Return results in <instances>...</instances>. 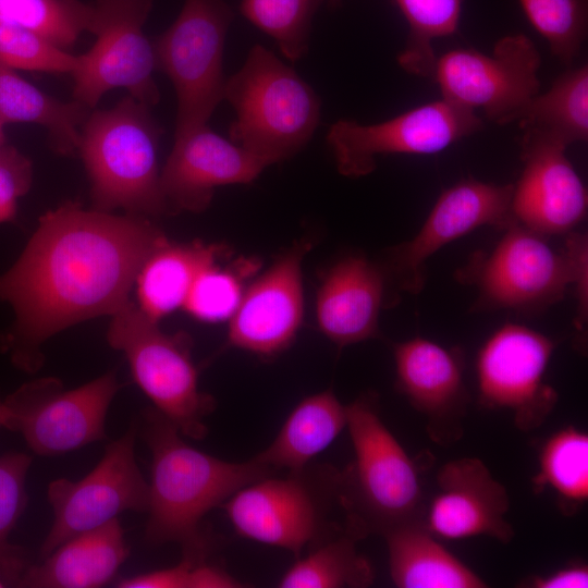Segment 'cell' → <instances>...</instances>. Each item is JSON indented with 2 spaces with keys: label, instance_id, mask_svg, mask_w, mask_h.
<instances>
[{
  "label": "cell",
  "instance_id": "obj_16",
  "mask_svg": "<svg viewBox=\"0 0 588 588\" xmlns=\"http://www.w3.org/2000/svg\"><path fill=\"white\" fill-rule=\"evenodd\" d=\"M513 184L468 177L442 192L419 231L395 246L390 268L397 287L419 293L426 283V261L441 247L485 226L504 228L512 221Z\"/></svg>",
  "mask_w": 588,
  "mask_h": 588
},
{
  "label": "cell",
  "instance_id": "obj_12",
  "mask_svg": "<svg viewBox=\"0 0 588 588\" xmlns=\"http://www.w3.org/2000/svg\"><path fill=\"white\" fill-rule=\"evenodd\" d=\"M120 385L113 371L69 391L57 379L22 385L3 401L5 427L42 456L77 450L106 438L105 420Z\"/></svg>",
  "mask_w": 588,
  "mask_h": 588
},
{
  "label": "cell",
  "instance_id": "obj_46",
  "mask_svg": "<svg viewBox=\"0 0 588 588\" xmlns=\"http://www.w3.org/2000/svg\"><path fill=\"white\" fill-rule=\"evenodd\" d=\"M332 5L339 4L340 0H329Z\"/></svg>",
  "mask_w": 588,
  "mask_h": 588
},
{
  "label": "cell",
  "instance_id": "obj_27",
  "mask_svg": "<svg viewBox=\"0 0 588 588\" xmlns=\"http://www.w3.org/2000/svg\"><path fill=\"white\" fill-rule=\"evenodd\" d=\"M89 110L76 100L64 102L47 95L0 62V120L42 125L56 152L69 155L77 150Z\"/></svg>",
  "mask_w": 588,
  "mask_h": 588
},
{
  "label": "cell",
  "instance_id": "obj_26",
  "mask_svg": "<svg viewBox=\"0 0 588 588\" xmlns=\"http://www.w3.org/2000/svg\"><path fill=\"white\" fill-rule=\"evenodd\" d=\"M218 253L215 245L166 238L147 257L136 277L138 308L156 322L183 308L196 278L216 261Z\"/></svg>",
  "mask_w": 588,
  "mask_h": 588
},
{
  "label": "cell",
  "instance_id": "obj_32",
  "mask_svg": "<svg viewBox=\"0 0 588 588\" xmlns=\"http://www.w3.org/2000/svg\"><path fill=\"white\" fill-rule=\"evenodd\" d=\"M0 20L42 36L66 50L90 32L93 4L79 0H0Z\"/></svg>",
  "mask_w": 588,
  "mask_h": 588
},
{
  "label": "cell",
  "instance_id": "obj_35",
  "mask_svg": "<svg viewBox=\"0 0 588 588\" xmlns=\"http://www.w3.org/2000/svg\"><path fill=\"white\" fill-rule=\"evenodd\" d=\"M30 464L32 457L24 453L0 456V565L10 581L16 584L27 566L8 538L26 506L25 482Z\"/></svg>",
  "mask_w": 588,
  "mask_h": 588
},
{
  "label": "cell",
  "instance_id": "obj_45",
  "mask_svg": "<svg viewBox=\"0 0 588 588\" xmlns=\"http://www.w3.org/2000/svg\"><path fill=\"white\" fill-rule=\"evenodd\" d=\"M3 122L0 120V147L5 144L4 143V134H3Z\"/></svg>",
  "mask_w": 588,
  "mask_h": 588
},
{
  "label": "cell",
  "instance_id": "obj_41",
  "mask_svg": "<svg viewBox=\"0 0 588 588\" xmlns=\"http://www.w3.org/2000/svg\"><path fill=\"white\" fill-rule=\"evenodd\" d=\"M518 586L528 588H586L588 587V567L583 563L572 564L547 575L529 576Z\"/></svg>",
  "mask_w": 588,
  "mask_h": 588
},
{
  "label": "cell",
  "instance_id": "obj_21",
  "mask_svg": "<svg viewBox=\"0 0 588 588\" xmlns=\"http://www.w3.org/2000/svg\"><path fill=\"white\" fill-rule=\"evenodd\" d=\"M307 245L280 257L242 294L229 318L228 343L259 356H274L296 336L304 315L302 261Z\"/></svg>",
  "mask_w": 588,
  "mask_h": 588
},
{
  "label": "cell",
  "instance_id": "obj_5",
  "mask_svg": "<svg viewBox=\"0 0 588 588\" xmlns=\"http://www.w3.org/2000/svg\"><path fill=\"white\" fill-rule=\"evenodd\" d=\"M223 99L236 113L230 140L270 164L299 152L320 121L315 90L272 51L255 45L224 83Z\"/></svg>",
  "mask_w": 588,
  "mask_h": 588
},
{
  "label": "cell",
  "instance_id": "obj_24",
  "mask_svg": "<svg viewBox=\"0 0 588 588\" xmlns=\"http://www.w3.org/2000/svg\"><path fill=\"white\" fill-rule=\"evenodd\" d=\"M384 537L389 569L399 588H485L487 583L451 553L424 520L397 526Z\"/></svg>",
  "mask_w": 588,
  "mask_h": 588
},
{
  "label": "cell",
  "instance_id": "obj_20",
  "mask_svg": "<svg viewBox=\"0 0 588 588\" xmlns=\"http://www.w3.org/2000/svg\"><path fill=\"white\" fill-rule=\"evenodd\" d=\"M436 479L437 492L426 504L424 522L438 539L486 536L502 543L513 539L514 529L505 518L509 494L481 460L449 461Z\"/></svg>",
  "mask_w": 588,
  "mask_h": 588
},
{
  "label": "cell",
  "instance_id": "obj_13",
  "mask_svg": "<svg viewBox=\"0 0 588 588\" xmlns=\"http://www.w3.org/2000/svg\"><path fill=\"white\" fill-rule=\"evenodd\" d=\"M554 342L517 323H506L482 344L476 357L478 402L505 411L514 425L529 432L553 412L559 395L546 381Z\"/></svg>",
  "mask_w": 588,
  "mask_h": 588
},
{
  "label": "cell",
  "instance_id": "obj_38",
  "mask_svg": "<svg viewBox=\"0 0 588 588\" xmlns=\"http://www.w3.org/2000/svg\"><path fill=\"white\" fill-rule=\"evenodd\" d=\"M563 249L571 265V284L576 299L575 336L580 348L586 347L588 322V236L583 232L565 234Z\"/></svg>",
  "mask_w": 588,
  "mask_h": 588
},
{
  "label": "cell",
  "instance_id": "obj_31",
  "mask_svg": "<svg viewBox=\"0 0 588 588\" xmlns=\"http://www.w3.org/2000/svg\"><path fill=\"white\" fill-rule=\"evenodd\" d=\"M408 27L399 65L408 74L430 77L437 58L432 40L453 35L458 28L463 0H395Z\"/></svg>",
  "mask_w": 588,
  "mask_h": 588
},
{
  "label": "cell",
  "instance_id": "obj_42",
  "mask_svg": "<svg viewBox=\"0 0 588 588\" xmlns=\"http://www.w3.org/2000/svg\"><path fill=\"white\" fill-rule=\"evenodd\" d=\"M243 584L224 569L198 561L192 571L191 588H236Z\"/></svg>",
  "mask_w": 588,
  "mask_h": 588
},
{
  "label": "cell",
  "instance_id": "obj_30",
  "mask_svg": "<svg viewBox=\"0 0 588 588\" xmlns=\"http://www.w3.org/2000/svg\"><path fill=\"white\" fill-rule=\"evenodd\" d=\"M532 490H550L565 515L575 514L588 500V434L575 426L553 432L540 446Z\"/></svg>",
  "mask_w": 588,
  "mask_h": 588
},
{
  "label": "cell",
  "instance_id": "obj_23",
  "mask_svg": "<svg viewBox=\"0 0 588 588\" xmlns=\"http://www.w3.org/2000/svg\"><path fill=\"white\" fill-rule=\"evenodd\" d=\"M130 554L117 518L78 534L27 566L19 586L30 588H97L109 583Z\"/></svg>",
  "mask_w": 588,
  "mask_h": 588
},
{
  "label": "cell",
  "instance_id": "obj_22",
  "mask_svg": "<svg viewBox=\"0 0 588 588\" xmlns=\"http://www.w3.org/2000/svg\"><path fill=\"white\" fill-rule=\"evenodd\" d=\"M385 280L384 271L364 257L338 261L317 293L316 317L321 332L340 347L377 336Z\"/></svg>",
  "mask_w": 588,
  "mask_h": 588
},
{
  "label": "cell",
  "instance_id": "obj_17",
  "mask_svg": "<svg viewBox=\"0 0 588 588\" xmlns=\"http://www.w3.org/2000/svg\"><path fill=\"white\" fill-rule=\"evenodd\" d=\"M395 388L426 419L429 438L449 446L464 433L469 393L461 353L416 336L393 345Z\"/></svg>",
  "mask_w": 588,
  "mask_h": 588
},
{
  "label": "cell",
  "instance_id": "obj_43",
  "mask_svg": "<svg viewBox=\"0 0 588 588\" xmlns=\"http://www.w3.org/2000/svg\"><path fill=\"white\" fill-rule=\"evenodd\" d=\"M7 421V408L2 401H0V428L5 427Z\"/></svg>",
  "mask_w": 588,
  "mask_h": 588
},
{
  "label": "cell",
  "instance_id": "obj_36",
  "mask_svg": "<svg viewBox=\"0 0 588 588\" xmlns=\"http://www.w3.org/2000/svg\"><path fill=\"white\" fill-rule=\"evenodd\" d=\"M0 62L12 69L72 74L77 56L35 32L0 20Z\"/></svg>",
  "mask_w": 588,
  "mask_h": 588
},
{
  "label": "cell",
  "instance_id": "obj_18",
  "mask_svg": "<svg viewBox=\"0 0 588 588\" xmlns=\"http://www.w3.org/2000/svg\"><path fill=\"white\" fill-rule=\"evenodd\" d=\"M160 172L168 213L201 212L215 189L253 182L270 163L210 130L207 124L174 136Z\"/></svg>",
  "mask_w": 588,
  "mask_h": 588
},
{
  "label": "cell",
  "instance_id": "obj_10",
  "mask_svg": "<svg viewBox=\"0 0 588 588\" xmlns=\"http://www.w3.org/2000/svg\"><path fill=\"white\" fill-rule=\"evenodd\" d=\"M93 4L90 33L97 40L93 48L77 56L72 72L74 100L93 109L100 98L115 87L155 106L160 94L152 77L157 68L154 44L144 33L152 0H96Z\"/></svg>",
  "mask_w": 588,
  "mask_h": 588
},
{
  "label": "cell",
  "instance_id": "obj_40",
  "mask_svg": "<svg viewBox=\"0 0 588 588\" xmlns=\"http://www.w3.org/2000/svg\"><path fill=\"white\" fill-rule=\"evenodd\" d=\"M200 559L184 554L175 566L121 579L120 588H191L192 571Z\"/></svg>",
  "mask_w": 588,
  "mask_h": 588
},
{
  "label": "cell",
  "instance_id": "obj_34",
  "mask_svg": "<svg viewBox=\"0 0 588 588\" xmlns=\"http://www.w3.org/2000/svg\"><path fill=\"white\" fill-rule=\"evenodd\" d=\"M519 3L552 53L571 64L587 37L588 0H519Z\"/></svg>",
  "mask_w": 588,
  "mask_h": 588
},
{
  "label": "cell",
  "instance_id": "obj_11",
  "mask_svg": "<svg viewBox=\"0 0 588 588\" xmlns=\"http://www.w3.org/2000/svg\"><path fill=\"white\" fill-rule=\"evenodd\" d=\"M541 57L525 34L509 35L491 54L475 49H453L437 58L432 77L442 98L504 125L523 115L540 93Z\"/></svg>",
  "mask_w": 588,
  "mask_h": 588
},
{
  "label": "cell",
  "instance_id": "obj_3",
  "mask_svg": "<svg viewBox=\"0 0 588 588\" xmlns=\"http://www.w3.org/2000/svg\"><path fill=\"white\" fill-rule=\"evenodd\" d=\"M346 406L354 458L340 470L339 500L345 528L360 540L424 520L426 502L418 466L365 393Z\"/></svg>",
  "mask_w": 588,
  "mask_h": 588
},
{
  "label": "cell",
  "instance_id": "obj_4",
  "mask_svg": "<svg viewBox=\"0 0 588 588\" xmlns=\"http://www.w3.org/2000/svg\"><path fill=\"white\" fill-rule=\"evenodd\" d=\"M161 128L132 96L84 121L77 150L90 182L93 209L158 217L168 213L160 187Z\"/></svg>",
  "mask_w": 588,
  "mask_h": 588
},
{
  "label": "cell",
  "instance_id": "obj_33",
  "mask_svg": "<svg viewBox=\"0 0 588 588\" xmlns=\"http://www.w3.org/2000/svg\"><path fill=\"white\" fill-rule=\"evenodd\" d=\"M322 0H242L241 13L294 62L308 50L311 21Z\"/></svg>",
  "mask_w": 588,
  "mask_h": 588
},
{
  "label": "cell",
  "instance_id": "obj_14",
  "mask_svg": "<svg viewBox=\"0 0 588 588\" xmlns=\"http://www.w3.org/2000/svg\"><path fill=\"white\" fill-rule=\"evenodd\" d=\"M137 425L107 445L103 456L79 480L60 478L48 485L53 522L40 550L46 558L68 539L97 528L125 511L147 512L149 483L135 458Z\"/></svg>",
  "mask_w": 588,
  "mask_h": 588
},
{
  "label": "cell",
  "instance_id": "obj_6",
  "mask_svg": "<svg viewBox=\"0 0 588 588\" xmlns=\"http://www.w3.org/2000/svg\"><path fill=\"white\" fill-rule=\"evenodd\" d=\"M339 477L338 469L309 464L282 478L257 479L221 506L240 537L299 556L305 548L345 528L329 519L333 506L341 507Z\"/></svg>",
  "mask_w": 588,
  "mask_h": 588
},
{
  "label": "cell",
  "instance_id": "obj_8",
  "mask_svg": "<svg viewBox=\"0 0 588 588\" xmlns=\"http://www.w3.org/2000/svg\"><path fill=\"white\" fill-rule=\"evenodd\" d=\"M232 20L224 0H185L154 42L157 68L169 76L177 97L174 136L207 124L223 99L222 59Z\"/></svg>",
  "mask_w": 588,
  "mask_h": 588
},
{
  "label": "cell",
  "instance_id": "obj_25",
  "mask_svg": "<svg viewBox=\"0 0 588 588\" xmlns=\"http://www.w3.org/2000/svg\"><path fill=\"white\" fill-rule=\"evenodd\" d=\"M346 427V406L328 389L303 399L273 441L255 457L272 470L297 471L323 452Z\"/></svg>",
  "mask_w": 588,
  "mask_h": 588
},
{
  "label": "cell",
  "instance_id": "obj_37",
  "mask_svg": "<svg viewBox=\"0 0 588 588\" xmlns=\"http://www.w3.org/2000/svg\"><path fill=\"white\" fill-rule=\"evenodd\" d=\"M242 294L236 277L215 261L198 274L182 309L201 321H221L231 317Z\"/></svg>",
  "mask_w": 588,
  "mask_h": 588
},
{
  "label": "cell",
  "instance_id": "obj_9",
  "mask_svg": "<svg viewBox=\"0 0 588 588\" xmlns=\"http://www.w3.org/2000/svg\"><path fill=\"white\" fill-rule=\"evenodd\" d=\"M489 252H478L456 279L478 290L477 306L520 313L539 311L561 301L569 289L571 265L541 235L512 220Z\"/></svg>",
  "mask_w": 588,
  "mask_h": 588
},
{
  "label": "cell",
  "instance_id": "obj_44",
  "mask_svg": "<svg viewBox=\"0 0 588 588\" xmlns=\"http://www.w3.org/2000/svg\"><path fill=\"white\" fill-rule=\"evenodd\" d=\"M10 583V579L5 573V571L3 569V567L0 565V588L1 587H5L7 584Z\"/></svg>",
  "mask_w": 588,
  "mask_h": 588
},
{
  "label": "cell",
  "instance_id": "obj_28",
  "mask_svg": "<svg viewBox=\"0 0 588 588\" xmlns=\"http://www.w3.org/2000/svg\"><path fill=\"white\" fill-rule=\"evenodd\" d=\"M522 135L567 148L588 138V66L561 74L551 88L538 94L518 119Z\"/></svg>",
  "mask_w": 588,
  "mask_h": 588
},
{
  "label": "cell",
  "instance_id": "obj_1",
  "mask_svg": "<svg viewBox=\"0 0 588 588\" xmlns=\"http://www.w3.org/2000/svg\"><path fill=\"white\" fill-rule=\"evenodd\" d=\"M166 238L144 216L84 209L74 201L47 211L20 257L0 274V302L14 314L2 351L17 368L36 371L48 339L111 316L130 301L143 264Z\"/></svg>",
  "mask_w": 588,
  "mask_h": 588
},
{
  "label": "cell",
  "instance_id": "obj_2",
  "mask_svg": "<svg viewBox=\"0 0 588 588\" xmlns=\"http://www.w3.org/2000/svg\"><path fill=\"white\" fill-rule=\"evenodd\" d=\"M142 427L151 453L145 540L154 546L177 542L184 554L203 559L207 548L200 530L203 517L244 486L274 470L255 456L230 462L191 446L156 408L144 411Z\"/></svg>",
  "mask_w": 588,
  "mask_h": 588
},
{
  "label": "cell",
  "instance_id": "obj_7",
  "mask_svg": "<svg viewBox=\"0 0 588 588\" xmlns=\"http://www.w3.org/2000/svg\"><path fill=\"white\" fill-rule=\"evenodd\" d=\"M107 340L124 353L132 376L155 408L183 434L201 440L215 399L200 391L185 336L169 335L131 299L110 316Z\"/></svg>",
  "mask_w": 588,
  "mask_h": 588
},
{
  "label": "cell",
  "instance_id": "obj_29",
  "mask_svg": "<svg viewBox=\"0 0 588 588\" xmlns=\"http://www.w3.org/2000/svg\"><path fill=\"white\" fill-rule=\"evenodd\" d=\"M360 539L346 528L309 548L282 575L281 588H365L373 583L370 562L358 552Z\"/></svg>",
  "mask_w": 588,
  "mask_h": 588
},
{
  "label": "cell",
  "instance_id": "obj_19",
  "mask_svg": "<svg viewBox=\"0 0 588 588\" xmlns=\"http://www.w3.org/2000/svg\"><path fill=\"white\" fill-rule=\"evenodd\" d=\"M520 148L523 170L513 184L512 220L544 236L574 231L586 218L588 195L566 147L522 135Z\"/></svg>",
  "mask_w": 588,
  "mask_h": 588
},
{
  "label": "cell",
  "instance_id": "obj_39",
  "mask_svg": "<svg viewBox=\"0 0 588 588\" xmlns=\"http://www.w3.org/2000/svg\"><path fill=\"white\" fill-rule=\"evenodd\" d=\"M30 160L13 146L0 147V223L11 221L16 213L17 199L32 185Z\"/></svg>",
  "mask_w": 588,
  "mask_h": 588
},
{
  "label": "cell",
  "instance_id": "obj_15",
  "mask_svg": "<svg viewBox=\"0 0 588 588\" xmlns=\"http://www.w3.org/2000/svg\"><path fill=\"white\" fill-rule=\"evenodd\" d=\"M482 127L474 110L441 98L376 124L339 120L327 142L339 172L359 177L376 169L379 155L437 154Z\"/></svg>",
  "mask_w": 588,
  "mask_h": 588
}]
</instances>
